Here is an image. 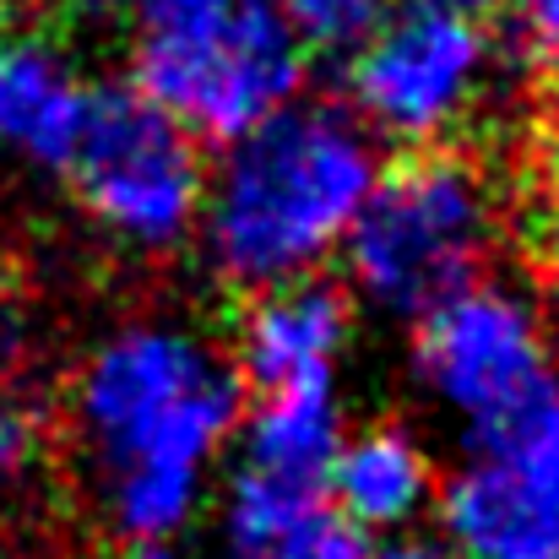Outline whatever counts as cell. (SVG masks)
Segmentation results:
<instances>
[{
    "label": "cell",
    "instance_id": "obj_1",
    "mask_svg": "<svg viewBox=\"0 0 559 559\" xmlns=\"http://www.w3.org/2000/svg\"><path fill=\"white\" fill-rule=\"evenodd\" d=\"M250 391L228 348L186 316L115 321L71 374L66 418L98 522L142 544L186 533Z\"/></svg>",
    "mask_w": 559,
    "mask_h": 559
},
{
    "label": "cell",
    "instance_id": "obj_2",
    "mask_svg": "<svg viewBox=\"0 0 559 559\" xmlns=\"http://www.w3.org/2000/svg\"><path fill=\"white\" fill-rule=\"evenodd\" d=\"M380 142L337 98H299L206 169L195 250L206 272L245 299L261 288L326 277L380 186Z\"/></svg>",
    "mask_w": 559,
    "mask_h": 559
},
{
    "label": "cell",
    "instance_id": "obj_3",
    "mask_svg": "<svg viewBox=\"0 0 559 559\" xmlns=\"http://www.w3.org/2000/svg\"><path fill=\"white\" fill-rule=\"evenodd\" d=\"M511 228L506 186L462 147L407 153L380 169L348 250L343 288L385 321L418 326L489 277Z\"/></svg>",
    "mask_w": 559,
    "mask_h": 559
},
{
    "label": "cell",
    "instance_id": "obj_4",
    "mask_svg": "<svg viewBox=\"0 0 559 559\" xmlns=\"http://www.w3.org/2000/svg\"><path fill=\"white\" fill-rule=\"evenodd\" d=\"M348 66V115L374 142L440 153L467 136L511 87V55L478 16L396 5Z\"/></svg>",
    "mask_w": 559,
    "mask_h": 559
},
{
    "label": "cell",
    "instance_id": "obj_5",
    "mask_svg": "<svg viewBox=\"0 0 559 559\" xmlns=\"http://www.w3.org/2000/svg\"><path fill=\"white\" fill-rule=\"evenodd\" d=\"M413 380L462 445L500 435L559 391V343L544 299L489 272L413 326Z\"/></svg>",
    "mask_w": 559,
    "mask_h": 559
},
{
    "label": "cell",
    "instance_id": "obj_6",
    "mask_svg": "<svg viewBox=\"0 0 559 559\" xmlns=\"http://www.w3.org/2000/svg\"><path fill=\"white\" fill-rule=\"evenodd\" d=\"M206 169L212 164L186 126L131 82H109L93 93V120L66 180L109 245L131 255H169L201 228Z\"/></svg>",
    "mask_w": 559,
    "mask_h": 559
},
{
    "label": "cell",
    "instance_id": "obj_7",
    "mask_svg": "<svg viewBox=\"0 0 559 559\" xmlns=\"http://www.w3.org/2000/svg\"><path fill=\"white\" fill-rule=\"evenodd\" d=\"M310 49L277 0H239L228 22L190 38H136L131 87L201 147H228L305 98Z\"/></svg>",
    "mask_w": 559,
    "mask_h": 559
},
{
    "label": "cell",
    "instance_id": "obj_8",
    "mask_svg": "<svg viewBox=\"0 0 559 559\" xmlns=\"http://www.w3.org/2000/svg\"><path fill=\"white\" fill-rule=\"evenodd\" d=\"M435 522L456 559H559V391L462 451Z\"/></svg>",
    "mask_w": 559,
    "mask_h": 559
},
{
    "label": "cell",
    "instance_id": "obj_9",
    "mask_svg": "<svg viewBox=\"0 0 559 559\" xmlns=\"http://www.w3.org/2000/svg\"><path fill=\"white\" fill-rule=\"evenodd\" d=\"M354 294L332 277H305L283 288H261L239 305L228 359L245 380V391H305V385H337V365L354 348Z\"/></svg>",
    "mask_w": 559,
    "mask_h": 559
},
{
    "label": "cell",
    "instance_id": "obj_10",
    "mask_svg": "<svg viewBox=\"0 0 559 559\" xmlns=\"http://www.w3.org/2000/svg\"><path fill=\"white\" fill-rule=\"evenodd\" d=\"M93 82L82 66L44 33L0 38V153L27 169H71L87 120Z\"/></svg>",
    "mask_w": 559,
    "mask_h": 559
},
{
    "label": "cell",
    "instance_id": "obj_11",
    "mask_svg": "<svg viewBox=\"0 0 559 559\" xmlns=\"http://www.w3.org/2000/svg\"><path fill=\"white\" fill-rule=\"evenodd\" d=\"M440 478L445 473L435 467V451L424 445V435L380 418L365 429H348L332 484H326V500L348 527L385 544V538L418 533V522L435 516Z\"/></svg>",
    "mask_w": 559,
    "mask_h": 559
},
{
    "label": "cell",
    "instance_id": "obj_12",
    "mask_svg": "<svg viewBox=\"0 0 559 559\" xmlns=\"http://www.w3.org/2000/svg\"><path fill=\"white\" fill-rule=\"evenodd\" d=\"M348 440V413L337 385H305V391H272L245 407V424L234 435V473L326 495L337 451Z\"/></svg>",
    "mask_w": 559,
    "mask_h": 559
},
{
    "label": "cell",
    "instance_id": "obj_13",
    "mask_svg": "<svg viewBox=\"0 0 559 559\" xmlns=\"http://www.w3.org/2000/svg\"><path fill=\"white\" fill-rule=\"evenodd\" d=\"M283 16L294 22L299 44L316 55H359L374 33L391 22V11L402 0H277Z\"/></svg>",
    "mask_w": 559,
    "mask_h": 559
},
{
    "label": "cell",
    "instance_id": "obj_14",
    "mask_svg": "<svg viewBox=\"0 0 559 559\" xmlns=\"http://www.w3.org/2000/svg\"><path fill=\"white\" fill-rule=\"evenodd\" d=\"M49 456V413L44 402L22 385L0 374V500L27 489L38 478Z\"/></svg>",
    "mask_w": 559,
    "mask_h": 559
},
{
    "label": "cell",
    "instance_id": "obj_15",
    "mask_svg": "<svg viewBox=\"0 0 559 559\" xmlns=\"http://www.w3.org/2000/svg\"><path fill=\"white\" fill-rule=\"evenodd\" d=\"M370 538L359 533V527H348L332 506L321 511V516H310L305 527H294L272 555H261V559H370Z\"/></svg>",
    "mask_w": 559,
    "mask_h": 559
},
{
    "label": "cell",
    "instance_id": "obj_16",
    "mask_svg": "<svg viewBox=\"0 0 559 559\" xmlns=\"http://www.w3.org/2000/svg\"><path fill=\"white\" fill-rule=\"evenodd\" d=\"M239 0H131L136 38H190L234 16Z\"/></svg>",
    "mask_w": 559,
    "mask_h": 559
},
{
    "label": "cell",
    "instance_id": "obj_17",
    "mask_svg": "<svg viewBox=\"0 0 559 559\" xmlns=\"http://www.w3.org/2000/svg\"><path fill=\"white\" fill-rule=\"evenodd\" d=\"M511 11H516L527 55L559 71V0H511Z\"/></svg>",
    "mask_w": 559,
    "mask_h": 559
},
{
    "label": "cell",
    "instance_id": "obj_18",
    "mask_svg": "<svg viewBox=\"0 0 559 559\" xmlns=\"http://www.w3.org/2000/svg\"><path fill=\"white\" fill-rule=\"evenodd\" d=\"M533 255H538L544 277L559 288V164L538 190V206H533Z\"/></svg>",
    "mask_w": 559,
    "mask_h": 559
},
{
    "label": "cell",
    "instance_id": "obj_19",
    "mask_svg": "<svg viewBox=\"0 0 559 559\" xmlns=\"http://www.w3.org/2000/svg\"><path fill=\"white\" fill-rule=\"evenodd\" d=\"M370 559H456L435 533H407V538H385L374 544Z\"/></svg>",
    "mask_w": 559,
    "mask_h": 559
},
{
    "label": "cell",
    "instance_id": "obj_20",
    "mask_svg": "<svg viewBox=\"0 0 559 559\" xmlns=\"http://www.w3.org/2000/svg\"><path fill=\"white\" fill-rule=\"evenodd\" d=\"M44 5L71 16V22H109V16L131 11V0H44Z\"/></svg>",
    "mask_w": 559,
    "mask_h": 559
},
{
    "label": "cell",
    "instance_id": "obj_21",
    "mask_svg": "<svg viewBox=\"0 0 559 559\" xmlns=\"http://www.w3.org/2000/svg\"><path fill=\"white\" fill-rule=\"evenodd\" d=\"M402 5H424V11H451V16H478V22H489V11H495L500 0H402Z\"/></svg>",
    "mask_w": 559,
    "mask_h": 559
},
{
    "label": "cell",
    "instance_id": "obj_22",
    "mask_svg": "<svg viewBox=\"0 0 559 559\" xmlns=\"http://www.w3.org/2000/svg\"><path fill=\"white\" fill-rule=\"evenodd\" d=\"M120 559H180L169 544H142V549H126Z\"/></svg>",
    "mask_w": 559,
    "mask_h": 559
},
{
    "label": "cell",
    "instance_id": "obj_23",
    "mask_svg": "<svg viewBox=\"0 0 559 559\" xmlns=\"http://www.w3.org/2000/svg\"><path fill=\"white\" fill-rule=\"evenodd\" d=\"M549 126H555V142H559V98H555V115H549Z\"/></svg>",
    "mask_w": 559,
    "mask_h": 559
}]
</instances>
